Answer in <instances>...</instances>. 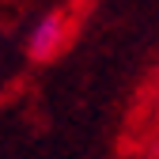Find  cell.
Listing matches in <instances>:
<instances>
[{"mask_svg":"<svg viewBox=\"0 0 159 159\" xmlns=\"http://www.w3.org/2000/svg\"><path fill=\"white\" fill-rule=\"evenodd\" d=\"M61 42H65V15L61 11H46L34 23V30L27 38V49H30V57L46 61V57H53L57 49H61Z\"/></svg>","mask_w":159,"mask_h":159,"instance_id":"6da1fadb","label":"cell"}]
</instances>
